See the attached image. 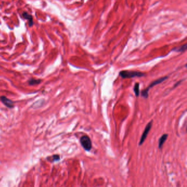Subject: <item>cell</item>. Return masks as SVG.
<instances>
[{"label": "cell", "instance_id": "cell-1", "mask_svg": "<svg viewBox=\"0 0 187 187\" xmlns=\"http://www.w3.org/2000/svg\"><path fill=\"white\" fill-rule=\"evenodd\" d=\"M119 75L122 78H141L142 76H144L145 74L143 72H135V71H127V70H124L121 71L119 73Z\"/></svg>", "mask_w": 187, "mask_h": 187}, {"label": "cell", "instance_id": "cell-4", "mask_svg": "<svg viewBox=\"0 0 187 187\" xmlns=\"http://www.w3.org/2000/svg\"><path fill=\"white\" fill-rule=\"evenodd\" d=\"M153 120L150 121L149 122L148 124H147V126L145 127V129H144V132L143 133L142 135L141 136V138L140 139V141L139 142V145H142V144H143L145 140L146 139L148 133L149 132L150 130L152 129V125H153Z\"/></svg>", "mask_w": 187, "mask_h": 187}, {"label": "cell", "instance_id": "cell-2", "mask_svg": "<svg viewBox=\"0 0 187 187\" xmlns=\"http://www.w3.org/2000/svg\"><path fill=\"white\" fill-rule=\"evenodd\" d=\"M168 76H165V77H163V78H160L156 80H155L154 81L152 82L151 84H150L149 86L147 88H146L145 89H144V90H143L141 92V96L144 97V98H148V93H149V89L152 88L154 86H155V85H157L158 84H161V82H162L166 80Z\"/></svg>", "mask_w": 187, "mask_h": 187}, {"label": "cell", "instance_id": "cell-3", "mask_svg": "<svg viewBox=\"0 0 187 187\" xmlns=\"http://www.w3.org/2000/svg\"><path fill=\"white\" fill-rule=\"evenodd\" d=\"M80 143L84 149L87 152L90 151L92 149V141L88 135H82L80 138Z\"/></svg>", "mask_w": 187, "mask_h": 187}, {"label": "cell", "instance_id": "cell-10", "mask_svg": "<svg viewBox=\"0 0 187 187\" xmlns=\"http://www.w3.org/2000/svg\"><path fill=\"white\" fill-rule=\"evenodd\" d=\"M187 45L185 44L183 46H181L180 48H179V49L177 50V51L178 52H183L185 49H187Z\"/></svg>", "mask_w": 187, "mask_h": 187}, {"label": "cell", "instance_id": "cell-5", "mask_svg": "<svg viewBox=\"0 0 187 187\" xmlns=\"http://www.w3.org/2000/svg\"><path fill=\"white\" fill-rule=\"evenodd\" d=\"M0 99L1 102L6 105V107H8L9 108H12L14 107V103L11 100L6 98V97L2 96L1 97Z\"/></svg>", "mask_w": 187, "mask_h": 187}, {"label": "cell", "instance_id": "cell-7", "mask_svg": "<svg viewBox=\"0 0 187 187\" xmlns=\"http://www.w3.org/2000/svg\"><path fill=\"white\" fill-rule=\"evenodd\" d=\"M167 137H168L167 134H164L159 139V148L160 149H161L162 148V145L164 144L165 142L166 141Z\"/></svg>", "mask_w": 187, "mask_h": 187}, {"label": "cell", "instance_id": "cell-9", "mask_svg": "<svg viewBox=\"0 0 187 187\" xmlns=\"http://www.w3.org/2000/svg\"><path fill=\"white\" fill-rule=\"evenodd\" d=\"M41 82L40 80H36V79H31L29 81V83L30 85H35L40 84Z\"/></svg>", "mask_w": 187, "mask_h": 187}, {"label": "cell", "instance_id": "cell-8", "mask_svg": "<svg viewBox=\"0 0 187 187\" xmlns=\"http://www.w3.org/2000/svg\"><path fill=\"white\" fill-rule=\"evenodd\" d=\"M133 90L135 93V96L138 97L139 95V83H135Z\"/></svg>", "mask_w": 187, "mask_h": 187}, {"label": "cell", "instance_id": "cell-6", "mask_svg": "<svg viewBox=\"0 0 187 187\" xmlns=\"http://www.w3.org/2000/svg\"><path fill=\"white\" fill-rule=\"evenodd\" d=\"M23 17L25 19H27L28 20V23H29V25L30 27H32L34 24V22H33V18L31 15H29L28 13L26 12H24L23 13Z\"/></svg>", "mask_w": 187, "mask_h": 187}, {"label": "cell", "instance_id": "cell-11", "mask_svg": "<svg viewBox=\"0 0 187 187\" xmlns=\"http://www.w3.org/2000/svg\"><path fill=\"white\" fill-rule=\"evenodd\" d=\"M60 159V157L58 155H55L53 156V161H58Z\"/></svg>", "mask_w": 187, "mask_h": 187}]
</instances>
